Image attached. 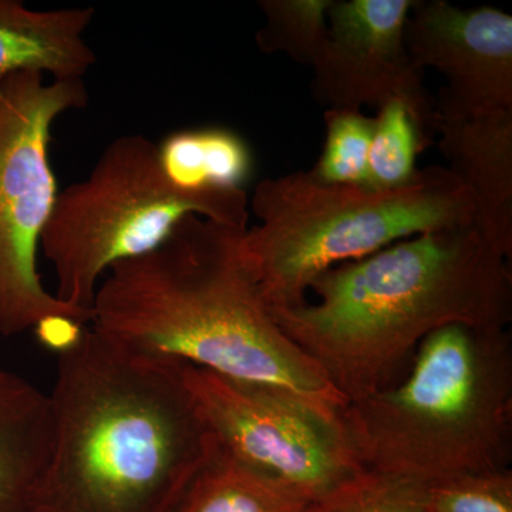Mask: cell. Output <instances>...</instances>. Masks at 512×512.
I'll return each instance as SVG.
<instances>
[{
	"mask_svg": "<svg viewBox=\"0 0 512 512\" xmlns=\"http://www.w3.org/2000/svg\"><path fill=\"white\" fill-rule=\"evenodd\" d=\"M245 231L187 215L160 247L111 266L90 325L137 352L282 390L339 424L348 402L272 318L242 259Z\"/></svg>",
	"mask_w": 512,
	"mask_h": 512,
	"instance_id": "7a4b0ae2",
	"label": "cell"
},
{
	"mask_svg": "<svg viewBox=\"0 0 512 512\" xmlns=\"http://www.w3.org/2000/svg\"><path fill=\"white\" fill-rule=\"evenodd\" d=\"M249 205L259 222L242 235V259L268 309L303 305L323 272L399 239L476 222L473 195L441 165L392 190L326 184L311 171L265 178Z\"/></svg>",
	"mask_w": 512,
	"mask_h": 512,
	"instance_id": "5b68a950",
	"label": "cell"
},
{
	"mask_svg": "<svg viewBox=\"0 0 512 512\" xmlns=\"http://www.w3.org/2000/svg\"><path fill=\"white\" fill-rule=\"evenodd\" d=\"M430 512H512V471L463 474L423 485Z\"/></svg>",
	"mask_w": 512,
	"mask_h": 512,
	"instance_id": "ffe728a7",
	"label": "cell"
},
{
	"mask_svg": "<svg viewBox=\"0 0 512 512\" xmlns=\"http://www.w3.org/2000/svg\"><path fill=\"white\" fill-rule=\"evenodd\" d=\"M448 170L476 201V228L512 256V110L437 121Z\"/></svg>",
	"mask_w": 512,
	"mask_h": 512,
	"instance_id": "8fae6325",
	"label": "cell"
},
{
	"mask_svg": "<svg viewBox=\"0 0 512 512\" xmlns=\"http://www.w3.org/2000/svg\"><path fill=\"white\" fill-rule=\"evenodd\" d=\"M325 124V146L311 173L326 184L366 185L373 117L357 110L329 109Z\"/></svg>",
	"mask_w": 512,
	"mask_h": 512,
	"instance_id": "d6986e66",
	"label": "cell"
},
{
	"mask_svg": "<svg viewBox=\"0 0 512 512\" xmlns=\"http://www.w3.org/2000/svg\"><path fill=\"white\" fill-rule=\"evenodd\" d=\"M89 101L83 79L46 83L40 73L0 79V333L15 336L53 319L90 323L50 293L37 249L57 198L49 161L52 127Z\"/></svg>",
	"mask_w": 512,
	"mask_h": 512,
	"instance_id": "52a82bcc",
	"label": "cell"
},
{
	"mask_svg": "<svg viewBox=\"0 0 512 512\" xmlns=\"http://www.w3.org/2000/svg\"><path fill=\"white\" fill-rule=\"evenodd\" d=\"M343 440L357 466L420 485L512 461V342L507 329L436 330L396 383L346 403Z\"/></svg>",
	"mask_w": 512,
	"mask_h": 512,
	"instance_id": "277c9868",
	"label": "cell"
},
{
	"mask_svg": "<svg viewBox=\"0 0 512 512\" xmlns=\"http://www.w3.org/2000/svg\"><path fill=\"white\" fill-rule=\"evenodd\" d=\"M373 120L365 187L372 190L402 187L416 175L417 157L429 146L403 101H387L379 107Z\"/></svg>",
	"mask_w": 512,
	"mask_h": 512,
	"instance_id": "2e32d148",
	"label": "cell"
},
{
	"mask_svg": "<svg viewBox=\"0 0 512 512\" xmlns=\"http://www.w3.org/2000/svg\"><path fill=\"white\" fill-rule=\"evenodd\" d=\"M420 70L443 74L437 121L512 110V16L494 8L461 9L416 0L404 29Z\"/></svg>",
	"mask_w": 512,
	"mask_h": 512,
	"instance_id": "30bf717a",
	"label": "cell"
},
{
	"mask_svg": "<svg viewBox=\"0 0 512 512\" xmlns=\"http://www.w3.org/2000/svg\"><path fill=\"white\" fill-rule=\"evenodd\" d=\"M183 365L86 326L63 346L36 512H174L220 448Z\"/></svg>",
	"mask_w": 512,
	"mask_h": 512,
	"instance_id": "6da1fadb",
	"label": "cell"
},
{
	"mask_svg": "<svg viewBox=\"0 0 512 512\" xmlns=\"http://www.w3.org/2000/svg\"><path fill=\"white\" fill-rule=\"evenodd\" d=\"M332 0H261L265 23L256 32V45L264 53H285L295 62L318 59L328 37Z\"/></svg>",
	"mask_w": 512,
	"mask_h": 512,
	"instance_id": "e0dca14e",
	"label": "cell"
},
{
	"mask_svg": "<svg viewBox=\"0 0 512 512\" xmlns=\"http://www.w3.org/2000/svg\"><path fill=\"white\" fill-rule=\"evenodd\" d=\"M157 148L163 173L178 190H244L251 178V151L237 133L227 128L177 131Z\"/></svg>",
	"mask_w": 512,
	"mask_h": 512,
	"instance_id": "5bb4252c",
	"label": "cell"
},
{
	"mask_svg": "<svg viewBox=\"0 0 512 512\" xmlns=\"http://www.w3.org/2000/svg\"><path fill=\"white\" fill-rule=\"evenodd\" d=\"M508 261L474 225L440 229L335 266L309 288L318 301L269 312L353 402L396 383L436 330L507 329Z\"/></svg>",
	"mask_w": 512,
	"mask_h": 512,
	"instance_id": "3957f363",
	"label": "cell"
},
{
	"mask_svg": "<svg viewBox=\"0 0 512 512\" xmlns=\"http://www.w3.org/2000/svg\"><path fill=\"white\" fill-rule=\"evenodd\" d=\"M308 504L220 447L174 512H306Z\"/></svg>",
	"mask_w": 512,
	"mask_h": 512,
	"instance_id": "9a60e30c",
	"label": "cell"
},
{
	"mask_svg": "<svg viewBox=\"0 0 512 512\" xmlns=\"http://www.w3.org/2000/svg\"><path fill=\"white\" fill-rule=\"evenodd\" d=\"M191 214L248 229V194L178 190L153 141L141 134L111 141L83 181L57 194L43 229L40 248L55 271L56 298L92 319L111 266L154 251Z\"/></svg>",
	"mask_w": 512,
	"mask_h": 512,
	"instance_id": "8992f818",
	"label": "cell"
},
{
	"mask_svg": "<svg viewBox=\"0 0 512 512\" xmlns=\"http://www.w3.org/2000/svg\"><path fill=\"white\" fill-rule=\"evenodd\" d=\"M52 441L49 393L0 367V512H36Z\"/></svg>",
	"mask_w": 512,
	"mask_h": 512,
	"instance_id": "4fadbf2b",
	"label": "cell"
},
{
	"mask_svg": "<svg viewBox=\"0 0 512 512\" xmlns=\"http://www.w3.org/2000/svg\"><path fill=\"white\" fill-rule=\"evenodd\" d=\"M96 9L33 10L19 0H0V79L16 73L83 79L97 57L84 33Z\"/></svg>",
	"mask_w": 512,
	"mask_h": 512,
	"instance_id": "7c38bea8",
	"label": "cell"
},
{
	"mask_svg": "<svg viewBox=\"0 0 512 512\" xmlns=\"http://www.w3.org/2000/svg\"><path fill=\"white\" fill-rule=\"evenodd\" d=\"M306 512L430 511L423 485L360 468L311 501Z\"/></svg>",
	"mask_w": 512,
	"mask_h": 512,
	"instance_id": "ac0fdd59",
	"label": "cell"
},
{
	"mask_svg": "<svg viewBox=\"0 0 512 512\" xmlns=\"http://www.w3.org/2000/svg\"><path fill=\"white\" fill-rule=\"evenodd\" d=\"M414 0H332L328 37L313 63V97L329 109L409 107L427 146L437 134L436 99L404 42Z\"/></svg>",
	"mask_w": 512,
	"mask_h": 512,
	"instance_id": "9c48e42d",
	"label": "cell"
},
{
	"mask_svg": "<svg viewBox=\"0 0 512 512\" xmlns=\"http://www.w3.org/2000/svg\"><path fill=\"white\" fill-rule=\"evenodd\" d=\"M184 380L218 444L303 500L328 493L360 468L339 424L274 387L183 365Z\"/></svg>",
	"mask_w": 512,
	"mask_h": 512,
	"instance_id": "ba28073f",
	"label": "cell"
}]
</instances>
